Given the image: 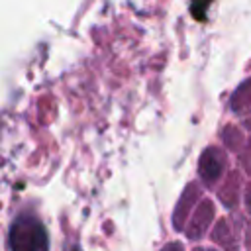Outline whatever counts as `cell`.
Instances as JSON below:
<instances>
[{
    "instance_id": "obj_1",
    "label": "cell",
    "mask_w": 251,
    "mask_h": 251,
    "mask_svg": "<svg viewBox=\"0 0 251 251\" xmlns=\"http://www.w3.org/2000/svg\"><path fill=\"white\" fill-rule=\"evenodd\" d=\"M8 243L10 251H47V231L37 218L22 214L12 222Z\"/></svg>"
},
{
    "instance_id": "obj_2",
    "label": "cell",
    "mask_w": 251,
    "mask_h": 251,
    "mask_svg": "<svg viewBox=\"0 0 251 251\" xmlns=\"http://www.w3.org/2000/svg\"><path fill=\"white\" fill-rule=\"evenodd\" d=\"M218 173H220V163L212 161V157H202V175L208 180H212L218 176Z\"/></svg>"
},
{
    "instance_id": "obj_3",
    "label": "cell",
    "mask_w": 251,
    "mask_h": 251,
    "mask_svg": "<svg viewBox=\"0 0 251 251\" xmlns=\"http://www.w3.org/2000/svg\"><path fill=\"white\" fill-rule=\"evenodd\" d=\"M210 4H212V0H192V16L198 22L206 20V12H208Z\"/></svg>"
}]
</instances>
